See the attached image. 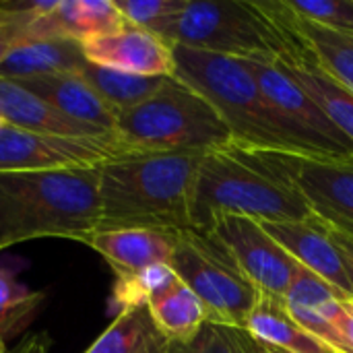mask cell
I'll use <instances>...</instances> for the list:
<instances>
[{"label":"cell","instance_id":"cell-19","mask_svg":"<svg viewBox=\"0 0 353 353\" xmlns=\"http://www.w3.org/2000/svg\"><path fill=\"white\" fill-rule=\"evenodd\" d=\"M261 345L281 353H337L323 339L308 333L290 314L283 298L263 294L244 327Z\"/></svg>","mask_w":353,"mask_h":353},{"label":"cell","instance_id":"cell-31","mask_svg":"<svg viewBox=\"0 0 353 353\" xmlns=\"http://www.w3.org/2000/svg\"><path fill=\"white\" fill-rule=\"evenodd\" d=\"M288 4L304 21L331 31L353 33V0H288Z\"/></svg>","mask_w":353,"mask_h":353},{"label":"cell","instance_id":"cell-20","mask_svg":"<svg viewBox=\"0 0 353 353\" xmlns=\"http://www.w3.org/2000/svg\"><path fill=\"white\" fill-rule=\"evenodd\" d=\"M281 68L321 105L329 120L353 143V93L329 74L306 50L290 60H277Z\"/></svg>","mask_w":353,"mask_h":353},{"label":"cell","instance_id":"cell-15","mask_svg":"<svg viewBox=\"0 0 353 353\" xmlns=\"http://www.w3.org/2000/svg\"><path fill=\"white\" fill-rule=\"evenodd\" d=\"M345 298L347 296H343L339 290H335L331 283H327L312 271L298 267L294 283L283 296V302L294 321L300 323L308 333L323 339L337 353H345L343 341L337 331Z\"/></svg>","mask_w":353,"mask_h":353},{"label":"cell","instance_id":"cell-29","mask_svg":"<svg viewBox=\"0 0 353 353\" xmlns=\"http://www.w3.org/2000/svg\"><path fill=\"white\" fill-rule=\"evenodd\" d=\"M170 353H271V350L242 327L207 323L190 341L172 343Z\"/></svg>","mask_w":353,"mask_h":353},{"label":"cell","instance_id":"cell-24","mask_svg":"<svg viewBox=\"0 0 353 353\" xmlns=\"http://www.w3.org/2000/svg\"><path fill=\"white\" fill-rule=\"evenodd\" d=\"M172 343L159 333L147 308L122 310L85 353H170Z\"/></svg>","mask_w":353,"mask_h":353},{"label":"cell","instance_id":"cell-7","mask_svg":"<svg viewBox=\"0 0 353 353\" xmlns=\"http://www.w3.org/2000/svg\"><path fill=\"white\" fill-rule=\"evenodd\" d=\"M170 267L201 300L209 323L246 327L261 292L215 236L194 230L180 232Z\"/></svg>","mask_w":353,"mask_h":353},{"label":"cell","instance_id":"cell-28","mask_svg":"<svg viewBox=\"0 0 353 353\" xmlns=\"http://www.w3.org/2000/svg\"><path fill=\"white\" fill-rule=\"evenodd\" d=\"M54 2H0V64L19 46L41 39L39 21L52 10Z\"/></svg>","mask_w":353,"mask_h":353},{"label":"cell","instance_id":"cell-21","mask_svg":"<svg viewBox=\"0 0 353 353\" xmlns=\"http://www.w3.org/2000/svg\"><path fill=\"white\" fill-rule=\"evenodd\" d=\"M126 25L114 0H56L46 14L50 37L89 41Z\"/></svg>","mask_w":353,"mask_h":353},{"label":"cell","instance_id":"cell-32","mask_svg":"<svg viewBox=\"0 0 353 353\" xmlns=\"http://www.w3.org/2000/svg\"><path fill=\"white\" fill-rule=\"evenodd\" d=\"M337 331H339V337L343 341V352L353 353V298L343 300Z\"/></svg>","mask_w":353,"mask_h":353},{"label":"cell","instance_id":"cell-27","mask_svg":"<svg viewBox=\"0 0 353 353\" xmlns=\"http://www.w3.org/2000/svg\"><path fill=\"white\" fill-rule=\"evenodd\" d=\"M180 277L170 265H153L128 277H116L112 288V308L118 312L132 308H147L159 294L176 285Z\"/></svg>","mask_w":353,"mask_h":353},{"label":"cell","instance_id":"cell-18","mask_svg":"<svg viewBox=\"0 0 353 353\" xmlns=\"http://www.w3.org/2000/svg\"><path fill=\"white\" fill-rule=\"evenodd\" d=\"M263 6L302 41L329 74L353 93V33L331 31L304 21L290 8L288 0H263Z\"/></svg>","mask_w":353,"mask_h":353},{"label":"cell","instance_id":"cell-14","mask_svg":"<svg viewBox=\"0 0 353 353\" xmlns=\"http://www.w3.org/2000/svg\"><path fill=\"white\" fill-rule=\"evenodd\" d=\"M180 232L155 228L95 230L81 244L95 250L114 271V277H128L153 265H170Z\"/></svg>","mask_w":353,"mask_h":353},{"label":"cell","instance_id":"cell-37","mask_svg":"<svg viewBox=\"0 0 353 353\" xmlns=\"http://www.w3.org/2000/svg\"><path fill=\"white\" fill-rule=\"evenodd\" d=\"M271 353H281V352H275V350H271Z\"/></svg>","mask_w":353,"mask_h":353},{"label":"cell","instance_id":"cell-23","mask_svg":"<svg viewBox=\"0 0 353 353\" xmlns=\"http://www.w3.org/2000/svg\"><path fill=\"white\" fill-rule=\"evenodd\" d=\"M151 321L170 343H186L209 323L201 300L178 281L147 304Z\"/></svg>","mask_w":353,"mask_h":353},{"label":"cell","instance_id":"cell-12","mask_svg":"<svg viewBox=\"0 0 353 353\" xmlns=\"http://www.w3.org/2000/svg\"><path fill=\"white\" fill-rule=\"evenodd\" d=\"M269 236L304 269L312 271L343 296L353 298V281L333 230L319 217L263 223Z\"/></svg>","mask_w":353,"mask_h":353},{"label":"cell","instance_id":"cell-5","mask_svg":"<svg viewBox=\"0 0 353 353\" xmlns=\"http://www.w3.org/2000/svg\"><path fill=\"white\" fill-rule=\"evenodd\" d=\"M116 134L134 153H209L234 143L219 112L174 77L147 101L120 112Z\"/></svg>","mask_w":353,"mask_h":353},{"label":"cell","instance_id":"cell-11","mask_svg":"<svg viewBox=\"0 0 353 353\" xmlns=\"http://www.w3.org/2000/svg\"><path fill=\"white\" fill-rule=\"evenodd\" d=\"M207 234L219 240L259 292L279 298L288 294L300 265L269 236L263 223L248 217H223Z\"/></svg>","mask_w":353,"mask_h":353},{"label":"cell","instance_id":"cell-8","mask_svg":"<svg viewBox=\"0 0 353 353\" xmlns=\"http://www.w3.org/2000/svg\"><path fill=\"white\" fill-rule=\"evenodd\" d=\"M252 151L265 170L300 192L314 217L331 230L353 238V155L323 157Z\"/></svg>","mask_w":353,"mask_h":353},{"label":"cell","instance_id":"cell-13","mask_svg":"<svg viewBox=\"0 0 353 353\" xmlns=\"http://www.w3.org/2000/svg\"><path fill=\"white\" fill-rule=\"evenodd\" d=\"M87 62L139 77H174V50L159 35L126 23L81 43Z\"/></svg>","mask_w":353,"mask_h":353},{"label":"cell","instance_id":"cell-6","mask_svg":"<svg viewBox=\"0 0 353 353\" xmlns=\"http://www.w3.org/2000/svg\"><path fill=\"white\" fill-rule=\"evenodd\" d=\"M161 39L232 58L290 60L306 52L281 33L259 0H186Z\"/></svg>","mask_w":353,"mask_h":353},{"label":"cell","instance_id":"cell-16","mask_svg":"<svg viewBox=\"0 0 353 353\" xmlns=\"http://www.w3.org/2000/svg\"><path fill=\"white\" fill-rule=\"evenodd\" d=\"M12 81V79H10ZM68 118L103 132H116L118 112L110 108L79 72L41 74L17 81Z\"/></svg>","mask_w":353,"mask_h":353},{"label":"cell","instance_id":"cell-30","mask_svg":"<svg viewBox=\"0 0 353 353\" xmlns=\"http://www.w3.org/2000/svg\"><path fill=\"white\" fill-rule=\"evenodd\" d=\"M126 23L147 29L155 35L174 23V19L184 10L186 0H114Z\"/></svg>","mask_w":353,"mask_h":353},{"label":"cell","instance_id":"cell-34","mask_svg":"<svg viewBox=\"0 0 353 353\" xmlns=\"http://www.w3.org/2000/svg\"><path fill=\"white\" fill-rule=\"evenodd\" d=\"M46 343H43V337H33V339H29L27 343H23L21 345V350L19 353H46Z\"/></svg>","mask_w":353,"mask_h":353},{"label":"cell","instance_id":"cell-17","mask_svg":"<svg viewBox=\"0 0 353 353\" xmlns=\"http://www.w3.org/2000/svg\"><path fill=\"white\" fill-rule=\"evenodd\" d=\"M0 118L21 130L39 132V134H58V137H108L116 132H103L81 124L52 103L29 91L17 81L0 77Z\"/></svg>","mask_w":353,"mask_h":353},{"label":"cell","instance_id":"cell-1","mask_svg":"<svg viewBox=\"0 0 353 353\" xmlns=\"http://www.w3.org/2000/svg\"><path fill=\"white\" fill-rule=\"evenodd\" d=\"M205 153H130L99 168V230H190V205Z\"/></svg>","mask_w":353,"mask_h":353},{"label":"cell","instance_id":"cell-3","mask_svg":"<svg viewBox=\"0 0 353 353\" xmlns=\"http://www.w3.org/2000/svg\"><path fill=\"white\" fill-rule=\"evenodd\" d=\"M223 217L279 223L302 221L314 215L296 188L263 168L252 149L232 143L205 153L199 165L190 230L207 234Z\"/></svg>","mask_w":353,"mask_h":353},{"label":"cell","instance_id":"cell-9","mask_svg":"<svg viewBox=\"0 0 353 353\" xmlns=\"http://www.w3.org/2000/svg\"><path fill=\"white\" fill-rule=\"evenodd\" d=\"M134 153L118 134L58 137L6 126L0 132V172L95 170Z\"/></svg>","mask_w":353,"mask_h":353},{"label":"cell","instance_id":"cell-2","mask_svg":"<svg viewBox=\"0 0 353 353\" xmlns=\"http://www.w3.org/2000/svg\"><path fill=\"white\" fill-rule=\"evenodd\" d=\"M99 223V168L0 172V252L39 238L83 242Z\"/></svg>","mask_w":353,"mask_h":353},{"label":"cell","instance_id":"cell-36","mask_svg":"<svg viewBox=\"0 0 353 353\" xmlns=\"http://www.w3.org/2000/svg\"><path fill=\"white\" fill-rule=\"evenodd\" d=\"M6 126H8V124H6V122H4V120H2V118H0V132H2V130H4V128H6Z\"/></svg>","mask_w":353,"mask_h":353},{"label":"cell","instance_id":"cell-22","mask_svg":"<svg viewBox=\"0 0 353 353\" xmlns=\"http://www.w3.org/2000/svg\"><path fill=\"white\" fill-rule=\"evenodd\" d=\"M85 62L87 60L79 41L64 37L35 39L19 46L6 56V60L0 64V77L21 81L41 74L79 72Z\"/></svg>","mask_w":353,"mask_h":353},{"label":"cell","instance_id":"cell-25","mask_svg":"<svg viewBox=\"0 0 353 353\" xmlns=\"http://www.w3.org/2000/svg\"><path fill=\"white\" fill-rule=\"evenodd\" d=\"M79 74L118 114L147 101L170 79V77H139V74L122 72V70H116V68L97 66V64H91V62H85L79 68Z\"/></svg>","mask_w":353,"mask_h":353},{"label":"cell","instance_id":"cell-35","mask_svg":"<svg viewBox=\"0 0 353 353\" xmlns=\"http://www.w3.org/2000/svg\"><path fill=\"white\" fill-rule=\"evenodd\" d=\"M0 353H6V341L0 337Z\"/></svg>","mask_w":353,"mask_h":353},{"label":"cell","instance_id":"cell-4","mask_svg":"<svg viewBox=\"0 0 353 353\" xmlns=\"http://www.w3.org/2000/svg\"><path fill=\"white\" fill-rule=\"evenodd\" d=\"M174 50V79L201 93L228 124L234 145L314 155L292 126L271 108L256 79L240 58L201 52L184 46Z\"/></svg>","mask_w":353,"mask_h":353},{"label":"cell","instance_id":"cell-26","mask_svg":"<svg viewBox=\"0 0 353 353\" xmlns=\"http://www.w3.org/2000/svg\"><path fill=\"white\" fill-rule=\"evenodd\" d=\"M46 300L43 292H35L17 279L8 267H0V337L6 341L25 331Z\"/></svg>","mask_w":353,"mask_h":353},{"label":"cell","instance_id":"cell-10","mask_svg":"<svg viewBox=\"0 0 353 353\" xmlns=\"http://www.w3.org/2000/svg\"><path fill=\"white\" fill-rule=\"evenodd\" d=\"M256 79L263 95L271 108L292 126V130L323 157H350L353 143L329 120L321 105L281 68L277 60L269 58H240Z\"/></svg>","mask_w":353,"mask_h":353},{"label":"cell","instance_id":"cell-33","mask_svg":"<svg viewBox=\"0 0 353 353\" xmlns=\"http://www.w3.org/2000/svg\"><path fill=\"white\" fill-rule=\"evenodd\" d=\"M333 234H335V240H337V244H339V248H341V252L345 256V263H347V269H350V275H352L353 281V238L345 236V234H339L335 230H333Z\"/></svg>","mask_w":353,"mask_h":353}]
</instances>
